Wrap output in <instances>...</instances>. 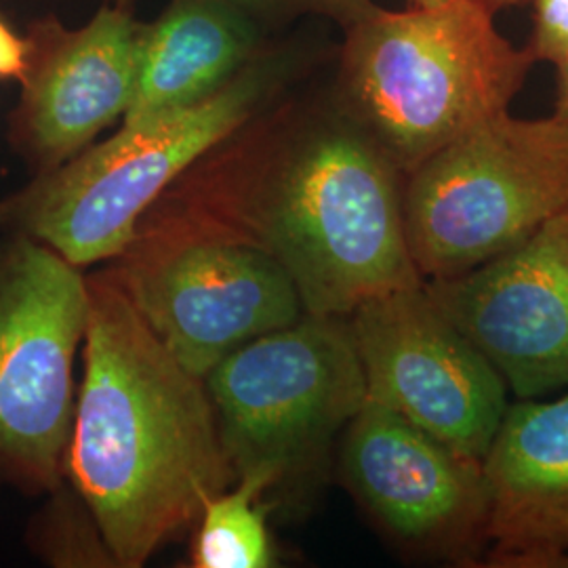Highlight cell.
Returning a JSON list of instances; mask_svg holds the SVG:
<instances>
[{"label": "cell", "mask_w": 568, "mask_h": 568, "mask_svg": "<svg viewBox=\"0 0 568 568\" xmlns=\"http://www.w3.org/2000/svg\"><path fill=\"white\" fill-rule=\"evenodd\" d=\"M405 173L328 95L270 103L164 190L142 220L224 234L283 267L307 314L422 283Z\"/></svg>", "instance_id": "1"}, {"label": "cell", "mask_w": 568, "mask_h": 568, "mask_svg": "<svg viewBox=\"0 0 568 568\" xmlns=\"http://www.w3.org/2000/svg\"><path fill=\"white\" fill-rule=\"evenodd\" d=\"M65 476L124 568L143 567L234 483L204 379L159 342L110 272L89 278Z\"/></svg>", "instance_id": "2"}, {"label": "cell", "mask_w": 568, "mask_h": 568, "mask_svg": "<svg viewBox=\"0 0 568 568\" xmlns=\"http://www.w3.org/2000/svg\"><path fill=\"white\" fill-rule=\"evenodd\" d=\"M537 60L478 0L387 11L345 28L333 100L403 173L509 110Z\"/></svg>", "instance_id": "3"}, {"label": "cell", "mask_w": 568, "mask_h": 568, "mask_svg": "<svg viewBox=\"0 0 568 568\" xmlns=\"http://www.w3.org/2000/svg\"><path fill=\"white\" fill-rule=\"evenodd\" d=\"M297 55L262 49L201 102L122 126L2 201L4 230L51 246L70 264L116 260L169 185L265 105L278 100Z\"/></svg>", "instance_id": "4"}, {"label": "cell", "mask_w": 568, "mask_h": 568, "mask_svg": "<svg viewBox=\"0 0 568 568\" xmlns=\"http://www.w3.org/2000/svg\"><path fill=\"white\" fill-rule=\"evenodd\" d=\"M568 209V121L509 110L406 173L405 232L424 281L464 274Z\"/></svg>", "instance_id": "5"}, {"label": "cell", "mask_w": 568, "mask_h": 568, "mask_svg": "<svg viewBox=\"0 0 568 568\" xmlns=\"http://www.w3.org/2000/svg\"><path fill=\"white\" fill-rule=\"evenodd\" d=\"M234 480L272 487L314 466L366 400L347 318L307 314L244 344L204 377Z\"/></svg>", "instance_id": "6"}, {"label": "cell", "mask_w": 568, "mask_h": 568, "mask_svg": "<svg viewBox=\"0 0 568 568\" xmlns=\"http://www.w3.org/2000/svg\"><path fill=\"white\" fill-rule=\"evenodd\" d=\"M87 318L79 265L11 234L0 246V483L28 495L55 493L65 476Z\"/></svg>", "instance_id": "7"}, {"label": "cell", "mask_w": 568, "mask_h": 568, "mask_svg": "<svg viewBox=\"0 0 568 568\" xmlns=\"http://www.w3.org/2000/svg\"><path fill=\"white\" fill-rule=\"evenodd\" d=\"M110 272L143 323L204 379L227 354L305 314L297 286L253 244L142 220Z\"/></svg>", "instance_id": "8"}, {"label": "cell", "mask_w": 568, "mask_h": 568, "mask_svg": "<svg viewBox=\"0 0 568 568\" xmlns=\"http://www.w3.org/2000/svg\"><path fill=\"white\" fill-rule=\"evenodd\" d=\"M354 335L366 396L457 453L483 462L508 410V386L434 304L426 281L358 305Z\"/></svg>", "instance_id": "9"}, {"label": "cell", "mask_w": 568, "mask_h": 568, "mask_svg": "<svg viewBox=\"0 0 568 568\" xmlns=\"http://www.w3.org/2000/svg\"><path fill=\"white\" fill-rule=\"evenodd\" d=\"M345 483L408 548L471 558L488 546L490 493L483 462L429 436L366 396L344 429Z\"/></svg>", "instance_id": "10"}, {"label": "cell", "mask_w": 568, "mask_h": 568, "mask_svg": "<svg viewBox=\"0 0 568 568\" xmlns=\"http://www.w3.org/2000/svg\"><path fill=\"white\" fill-rule=\"evenodd\" d=\"M427 293L520 400L568 389V209Z\"/></svg>", "instance_id": "11"}, {"label": "cell", "mask_w": 568, "mask_h": 568, "mask_svg": "<svg viewBox=\"0 0 568 568\" xmlns=\"http://www.w3.org/2000/svg\"><path fill=\"white\" fill-rule=\"evenodd\" d=\"M142 21L103 4L81 28L49 16L26 34L28 61L9 140L34 175L58 169L102 135L133 102Z\"/></svg>", "instance_id": "12"}, {"label": "cell", "mask_w": 568, "mask_h": 568, "mask_svg": "<svg viewBox=\"0 0 568 568\" xmlns=\"http://www.w3.org/2000/svg\"><path fill=\"white\" fill-rule=\"evenodd\" d=\"M488 546L504 565H551L568 549V392L508 406L483 459Z\"/></svg>", "instance_id": "13"}, {"label": "cell", "mask_w": 568, "mask_h": 568, "mask_svg": "<svg viewBox=\"0 0 568 568\" xmlns=\"http://www.w3.org/2000/svg\"><path fill=\"white\" fill-rule=\"evenodd\" d=\"M264 49L262 26L213 0H171L143 23L135 95L122 116L133 126L201 102Z\"/></svg>", "instance_id": "14"}, {"label": "cell", "mask_w": 568, "mask_h": 568, "mask_svg": "<svg viewBox=\"0 0 568 568\" xmlns=\"http://www.w3.org/2000/svg\"><path fill=\"white\" fill-rule=\"evenodd\" d=\"M272 487L264 474H243L211 495L196 518L192 565L196 568H267L274 548L262 497Z\"/></svg>", "instance_id": "15"}, {"label": "cell", "mask_w": 568, "mask_h": 568, "mask_svg": "<svg viewBox=\"0 0 568 568\" xmlns=\"http://www.w3.org/2000/svg\"><path fill=\"white\" fill-rule=\"evenodd\" d=\"M232 7L262 23H281L302 16H316L349 28L377 9L373 0H213Z\"/></svg>", "instance_id": "16"}, {"label": "cell", "mask_w": 568, "mask_h": 568, "mask_svg": "<svg viewBox=\"0 0 568 568\" xmlns=\"http://www.w3.org/2000/svg\"><path fill=\"white\" fill-rule=\"evenodd\" d=\"M528 2H532V34L527 49L535 60L554 63L568 53V0Z\"/></svg>", "instance_id": "17"}, {"label": "cell", "mask_w": 568, "mask_h": 568, "mask_svg": "<svg viewBox=\"0 0 568 568\" xmlns=\"http://www.w3.org/2000/svg\"><path fill=\"white\" fill-rule=\"evenodd\" d=\"M28 61V41L0 18V81H21Z\"/></svg>", "instance_id": "18"}, {"label": "cell", "mask_w": 568, "mask_h": 568, "mask_svg": "<svg viewBox=\"0 0 568 568\" xmlns=\"http://www.w3.org/2000/svg\"><path fill=\"white\" fill-rule=\"evenodd\" d=\"M556 65V110L560 116L568 121V53L560 60L554 61Z\"/></svg>", "instance_id": "19"}, {"label": "cell", "mask_w": 568, "mask_h": 568, "mask_svg": "<svg viewBox=\"0 0 568 568\" xmlns=\"http://www.w3.org/2000/svg\"><path fill=\"white\" fill-rule=\"evenodd\" d=\"M483 2L487 9H490L493 13L501 11V9H508V7H518V4H527L528 0H478Z\"/></svg>", "instance_id": "20"}, {"label": "cell", "mask_w": 568, "mask_h": 568, "mask_svg": "<svg viewBox=\"0 0 568 568\" xmlns=\"http://www.w3.org/2000/svg\"><path fill=\"white\" fill-rule=\"evenodd\" d=\"M410 7H434V4H440V2H447V0H408Z\"/></svg>", "instance_id": "21"}, {"label": "cell", "mask_w": 568, "mask_h": 568, "mask_svg": "<svg viewBox=\"0 0 568 568\" xmlns=\"http://www.w3.org/2000/svg\"><path fill=\"white\" fill-rule=\"evenodd\" d=\"M112 4H116V7H122V9H133L135 0H112Z\"/></svg>", "instance_id": "22"}, {"label": "cell", "mask_w": 568, "mask_h": 568, "mask_svg": "<svg viewBox=\"0 0 568 568\" xmlns=\"http://www.w3.org/2000/svg\"><path fill=\"white\" fill-rule=\"evenodd\" d=\"M0 232H4V206H2V201H0Z\"/></svg>", "instance_id": "23"}]
</instances>
